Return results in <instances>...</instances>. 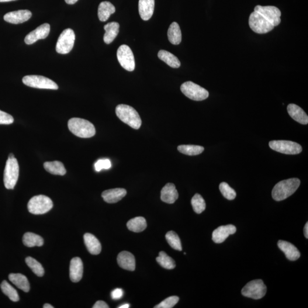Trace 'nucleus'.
<instances>
[{
	"instance_id": "obj_1",
	"label": "nucleus",
	"mask_w": 308,
	"mask_h": 308,
	"mask_svg": "<svg viewBox=\"0 0 308 308\" xmlns=\"http://www.w3.org/2000/svg\"><path fill=\"white\" fill-rule=\"evenodd\" d=\"M300 185V180L290 178L277 183L273 189L272 198L276 201H282L295 193Z\"/></svg>"
},
{
	"instance_id": "obj_2",
	"label": "nucleus",
	"mask_w": 308,
	"mask_h": 308,
	"mask_svg": "<svg viewBox=\"0 0 308 308\" xmlns=\"http://www.w3.org/2000/svg\"><path fill=\"white\" fill-rule=\"evenodd\" d=\"M68 127L71 132L79 138H89L95 136L96 131L95 127L89 121L72 118L69 120Z\"/></svg>"
},
{
	"instance_id": "obj_3",
	"label": "nucleus",
	"mask_w": 308,
	"mask_h": 308,
	"mask_svg": "<svg viewBox=\"0 0 308 308\" xmlns=\"http://www.w3.org/2000/svg\"><path fill=\"white\" fill-rule=\"evenodd\" d=\"M116 113L117 116L121 121L133 129L138 130L141 127L142 125L141 117L133 107L121 104L117 106Z\"/></svg>"
},
{
	"instance_id": "obj_4",
	"label": "nucleus",
	"mask_w": 308,
	"mask_h": 308,
	"mask_svg": "<svg viewBox=\"0 0 308 308\" xmlns=\"http://www.w3.org/2000/svg\"><path fill=\"white\" fill-rule=\"evenodd\" d=\"M19 176V165L15 158H8L3 173V183L5 188L13 190L15 188Z\"/></svg>"
},
{
	"instance_id": "obj_5",
	"label": "nucleus",
	"mask_w": 308,
	"mask_h": 308,
	"mask_svg": "<svg viewBox=\"0 0 308 308\" xmlns=\"http://www.w3.org/2000/svg\"><path fill=\"white\" fill-rule=\"evenodd\" d=\"M53 207V203L50 198L43 195L33 197L27 204V209L29 213L34 214L46 213Z\"/></svg>"
},
{
	"instance_id": "obj_6",
	"label": "nucleus",
	"mask_w": 308,
	"mask_h": 308,
	"mask_svg": "<svg viewBox=\"0 0 308 308\" xmlns=\"http://www.w3.org/2000/svg\"><path fill=\"white\" fill-rule=\"evenodd\" d=\"M182 92L187 97L196 101H201L206 99L209 93L206 89L191 81L185 82L181 85Z\"/></svg>"
},
{
	"instance_id": "obj_7",
	"label": "nucleus",
	"mask_w": 308,
	"mask_h": 308,
	"mask_svg": "<svg viewBox=\"0 0 308 308\" xmlns=\"http://www.w3.org/2000/svg\"><path fill=\"white\" fill-rule=\"evenodd\" d=\"M266 286L262 280H255L249 282L241 290L245 297L255 300L262 299L265 295Z\"/></svg>"
},
{
	"instance_id": "obj_8",
	"label": "nucleus",
	"mask_w": 308,
	"mask_h": 308,
	"mask_svg": "<svg viewBox=\"0 0 308 308\" xmlns=\"http://www.w3.org/2000/svg\"><path fill=\"white\" fill-rule=\"evenodd\" d=\"M24 84L29 87L42 89L57 90L58 86L56 83L50 79L41 75H26L23 78Z\"/></svg>"
},
{
	"instance_id": "obj_9",
	"label": "nucleus",
	"mask_w": 308,
	"mask_h": 308,
	"mask_svg": "<svg viewBox=\"0 0 308 308\" xmlns=\"http://www.w3.org/2000/svg\"><path fill=\"white\" fill-rule=\"evenodd\" d=\"M249 25L254 32L258 34H265L271 32L274 26L266 20L261 14L254 12L249 18Z\"/></svg>"
},
{
	"instance_id": "obj_10",
	"label": "nucleus",
	"mask_w": 308,
	"mask_h": 308,
	"mask_svg": "<svg viewBox=\"0 0 308 308\" xmlns=\"http://www.w3.org/2000/svg\"><path fill=\"white\" fill-rule=\"evenodd\" d=\"M269 146L273 150L288 155L299 154L303 150L300 144L289 141H272Z\"/></svg>"
},
{
	"instance_id": "obj_11",
	"label": "nucleus",
	"mask_w": 308,
	"mask_h": 308,
	"mask_svg": "<svg viewBox=\"0 0 308 308\" xmlns=\"http://www.w3.org/2000/svg\"><path fill=\"white\" fill-rule=\"evenodd\" d=\"M75 35L73 30L67 29L60 34L56 44L55 49L57 53L66 54L71 51L73 48Z\"/></svg>"
},
{
	"instance_id": "obj_12",
	"label": "nucleus",
	"mask_w": 308,
	"mask_h": 308,
	"mask_svg": "<svg viewBox=\"0 0 308 308\" xmlns=\"http://www.w3.org/2000/svg\"><path fill=\"white\" fill-rule=\"evenodd\" d=\"M117 58L121 67L129 71H133L136 64L132 50L126 45H122L117 50Z\"/></svg>"
},
{
	"instance_id": "obj_13",
	"label": "nucleus",
	"mask_w": 308,
	"mask_h": 308,
	"mask_svg": "<svg viewBox=\"0 0 308 308\" xmlns=\"http://www.w3.org/2000/svg\"><path fill=\"white\" fill-rule=\"evenodd\" d=\"M254 11L261 14L274 26H278L281 23L280 17L282 13L280 9L276 6L257 5L255 7Z\"/></svg>"
},
{
	"instance_id": "obj_14",
	"label": "nucleus",
	"mask_w": 308,
	"mask_h": 308,
	"mask_svg": "<svg viewBox=\"0 0 308 308\" xmlns=\"http://www.w3.org/2000/svg\"><path fill=\"white\" fill-rule=\"evenodd\" d=\"M50 30L49 24H44L27 34L25 38V43L27 45H32L38 40L46 39L49 35Z\"/></svg>"
},
{
	"instance_id": "obj_15",
	"label": "nucleus",
	"mask_w": 308,
	"mask_h": 308,
	"mask_svg": "<svg viewBox=\"0 0 308 308\" xmlns=\"http://www.w3.org/2000/svg\"><path fill=\"white\" fill-rule=\"evenodd\" d=\"M32 16V13L28 10H19L6 13L3 19L10 24H19L27 22Z\"/></svg>"
},
{
	"instance_id": "obj_16",
	"label": "nucleus",
	"mask_w": 308,
	"mask_h": 308,
	"mask_svg": "<svg viewBox=\"0 0 308 308\" xmlns=\"http://www.w3.org/2000/svg\"><path fill=\"white\" fill-rule=\"evenodd\" d=\"M237 231V228L234 225L229 224L218 227L213 231V240L215 243H223L230 235H233Z\"/></svg>"
},
{
	"instance_id": "obj_17",
	"label": "nucleus",
	"mask_w": 308,
	"mask_h": 308,
	"mask_svg": "<svg viewBox=\"0 0 308 308\" xmlns=\"http://www.w3.org/2000/svg\"><path fill=\"white\" fill-rule=\"evenodd\" d=\"M117 262L121 268L128 271H133L136 269V259L129 252H121L118 256Z\"/></svg>"
},
{
	"instance_id": "obj_18",
	"label": "nucleus",
	"mask_w": 308,
	"mask_h": 308,
	"mask_svg": "<svg viewBox=\"0 0 308 308\" xmlns=\"http://www.w3.org/2000/svg\"><path fill=\"white\" fill-rule=\"evenodd\" d=\"M84 272V265L82 260L79 258H74L71 261L70 278L72 282L77 283L82 278Z\"/></svg>"
},
{
	"instance_id": "obj_19",
	"label": "nucleus",
	"mask_w": 308,
	"mask_h": 308,
	"mask_svg": "<svg viewBox=\"0 0 308 308\" xmlns=\"http://www.w3.org/2000/svg\"><path fill=\"white\" fill-rule=\"evenodd\" d=\"M278 245L280 250L285 254L286 258L289 261H295L300 258L301 255L298 249L289 242L279 240Z\"/></svg>"
},
{
	"instance_id": "obj_20",
	"label": "nucleus",
	"mask_w": 308,
	"mask_h": 308,
	"mask_svg": "<svg viewBox=\"0 0 308 308\" xmlns=\"http://www.w3.org/2000/svg\"><path fill=\"white\" fill-rule=\"evenodd\" d=\"M127 194V191L124 189H114L103 191L102 197L104 200L108 203H116L122 200Z\"/></svg>"
},
{
	"instance_id": "obj_21",
	"label": "nucleus",
	"mask_w": 308,
	"mask_h": 308,
	"mask_svg": "<svg viewBox=\"0 0 308 308\" xmlns=\"http://www.w3.org/2000/svg\"><path fill=\"white\" fill-rule=\"evenodd\" d=\"M178 197L177 190L173 183H167L162 190L161 198L164 202L173 204L178 199Z\"/></svg>"
},
{
	"instance_id": "obj_22",
	"label": "nucleus",
	"mask_w": 308,
	"mask_h": 308,
	"mask_svg": "<svg viewBox=\"0 0 308 308\" xmlns=\"http://www.w3.org/2000/svg\"><path fill=\"white\" fill-rule=\"evenodd\" d=\"M287 111L289 115L296 122L302 124L308 123V117L304 111L300 107L295 104H289L287 107Z\"/></svg>"
},
{
	"instance_id": "obj_23",
	"label": "nucleus",
	"mask_w": 308,
	"mask_h": 308,
	"mask_svg": "<svg viewBox=\"0 0 308 308\" xmlns=\"http://www.w3.org/2000/svg\"><path fill=\"white\" fill-rule=\"evenodd\" d=\"M155 8V0H140L139 13L141 19L147 21L153 16Z\"/></svg>"
},
{
	"instance_id": "obj_24",
	"label": "nucleus",
	"mask_w": 308,
	"mask_h": 308,
	"mask_svg": "<svg viewBox=\"0 0 308 308\" xmlns=\"http://www.w3.org/2000/svg\"><path fill=\"white\" fill-rule=\"evenodd\" d=\"M84 241L88 251L92 255H98L101 253L102 247L98 238L94 235L87 233L84 235Z\"/></svg>"
},
{
	"instance_id": "obj_25",
	"label": "nucleus",
	"mask_w": 308,
	"mask_h": 308,
	"mask_svg": "<svg viewBox=\"0 0 308 308\" xmlns=\"http://www.w3.org/2000/svg\"><path fill=\"white\" fill-rule=\"evenodd\" d=\"M9 279L17 288L24 292H28L30 290V284L26 277L21 273H10Z\"/></svg>"
},
{
	"instance_id": "obj_26",
	"label": "nucleus",
	"mask_w": 308,
	"mask_h": 308,
	"mask_svg": "<svg viewBox=\"0 0 308 308\" xmlns=\"http://www.w3.org/2000/svg\"><path fill=\"white\" fill-rule=\"evenodd\" d=\"M105 34L103 37L104 42L110 44L116 39L119 33V24L116 22L110 23L104 26Z\"/></svg>"
},
{
	"instance_id": "obj_27",
	"label": "nucleus",
	"mask_w": 308,
	"mask_h": 308,
	"mask_svg": "<svg viewBox=\"0 0 308 308\" xmlns=\"http://www.w3.org/2000/svg\"><path fill=\"white\" fill-rule=\"evenodd\" d=\"M115 12V6L112 3L109 1L102 2L98 6V18L101 22H105L109 19L110 16Z\"/></svg>"
},
{
	"instance_id": "obj_28",
	"label": "nucleus",
	"mask_w": 308,
	"mask_h": 308,
	"mask_svg": "<svg viewBox=\"0 0 308 308\" xmlns=\"http://www.w3.org/2000/svg\"><path fill=\"white\" fill-rule=\"evenodd\" d=\"M158 56L160 60L165 62L169 67L178 68L181 67V62L179 59L170 52L162 50L159 51Z\"/></svg>"
},
{
	"instance_id": "obj_29",
	"label": "nucleus",
	"mask_w": 308,
	"mask_h": 308,
	"mask_svg": "<svg viewBox=\"0 0 308 308\" xmlns=\"http://www.w3.org/2000/svg\"><path fill=\"white\" fill-rule=\"evenodd\" d=\"M44 167L48 172L53 175L63 176L67 173L64 164L61 162H47L44 163Z\"/></svg>"
},
{
	"instance_id": "obj_30",
	"label": "nucleus",
	"mask_w": 308,
	"mask_h": 308,
	"mask_svg": "<svg viewBox=\"0 0 308 308\" xmlns=\"http://www.w3.org/2000/svg\"><path fill=\"white\" fill-rule=\"evenodd\" d=\"M167 36L169 42L173 45H179L181 43L182 32L177 23H172L169 26Z\"/></svg>"
},
{
	"instance_id": "obj_31",
	"label": "nucleus",
	"mask_w": 308,
	"mask_h": 308,
	"mask_svg": "<svg viewBox=\"0 0 308 308\" xmlns=\"http://www.w3.org/2000/svg\"><path fill=\"white\" fill-rule=\"evenodd\" d=\"M23 243L27 247L43 246L44 241L42 237L32 233L24 234L23 238Z\"/></svg>"
},
{
	"instance_id": "obj_32",
	"label": "nucleus",
	"mask_w": 308,
	"mask_h": 308,
	"mask_svg": "<svg viewBox=\"0 0 308 308\" xmlns=\"http://www.w3.org/2000/svg\"><path fill=\"white\" fill-rule=\"evenodd\" d=\"M127 227L134 233H141L147 227L146 220L143 217H136L128 221Z\"/></svg>"
},
{
	"instance_id": "obj_33",
	"label": "nucleus",
	"mask_w": 308,
	"mask_h": 308,
	"mask_svg": "<svg viewBox=\"0 0 308 308\" xmlns=\"http://www.w3.org/2000/svg\"><path fill=\"white\" fill-rule=\"evenodd\" d=\"M178 150L183 154L194 156L202 153L205 148L197 145H180L178 147Z\"/></svg>"
},
{
	"instance_id": "obj_34",
	"label": "nucleus",
	"mask_w": 308,
	"mask_h": 308,
	"mask_svg": "<svg viewBox=\"0 0 308 308\" xmlns=\"http://www.w3.org/2000/svg\"><path fill=\"white\" fill-rule=\"evenodd\" d=\"M1 289L5 295L8 296L10 300L13 302H19L20 297L17 290L5 281H3L1 284Z\"/></svg>"
},
{
	"instance_id": "obj_35",
	"label": "nucleus",
	"mask_w": 308,
	"mask_h": 308,
	"mask_svg": "<svg viewBox=\"0 0 308 308\" xmlns=\"http://www.w3.org/2000/svg\"><path fill=\"white\" fill-rule=\"evenodd\" d=\"M156 260L163 268L167 269L175 268L176 264L174 260L169 257L164 251L159 252V257Z\"/></svg>"
},
{
	"instance_id": "obj_36",
	"label": "nucleus",
	"mask_w": 308,
	"mask_h": 308,
	"mask_svg": "<svg viewBox=\"0 0 308 308\" xmlns=\"http://www.w3.org/2000/svg\"><path fill=\"white\" fill-rule=\"evenodd\" d=\"M166 238L169 245L175 250L181 251L182 247L181 239L174 231H169L166 235Z\"/></svg>"
},
{
	"instance_id": "obj_37",
	"label": "nucleus",
	"mask_w": 308,
	"mask_h": 308,
	"mask_svg": "<svg viewBox=\"0 0 308 308\" xmlns=\"http://www.w3.org/2000/svg\"><path fill=\"white\" fill-rule=\"evenodd\" d=\"M191 205L193 208V211L196 213L200 214L206 210V205L205 199L203 198V197L196 193L191 199Z\"/></svg>"
},
{
	"instance_id": "obj_38",
	"label": "nucleus",
	"mask_w": 308,
	"mask_h": 308,
	"mask_svg": "<svg viewBox=\"0 0 308 308\" xmlns=\"http://www.w3.org/2000/svg\"><path fill=\"white\" fill-rule=\"evenodd\" d=\"M25 261L27 266L32 269L34 274L39 277L44 276L45 272L43 266L36 259L32 257H27L25 259Z\"/></svg>"
},
{
	"instance_id": "obj_39",
	"label": "nucleus",
	"mask_w": 308,
	"mask_h": 308,
	"mask_svg": "<svg viewBox=\"0 0 308 308\" xmlns=\"http://www.w3.org/2000/svg\"><path fill=\"white\" fill-rule=\"evenodd\" d=\"M219 189L221 193H222L225 198L228 200H233L236 198V192H235L233 188H231V187L228 185V183L226 182L221 183L219 185Z\"/></svg>"
},
{
	"instance_id": "obj_40",
	"label": "nucleus",
	"mask_w": 308,
	"mask_h": 308,
	"mask_svg": "<svg viewBox=\"0 0 308 308\" xmlns=\"http://www.w3.org/2000/svg\"><path fill=\"white\" fill-rule=\"evenodd\" d=\"M179 300V298L178 296L169 297L155 306V308H172L178 303Z\"/></svg>"
},
{
	"instance_id": "obj_41",
	"label": "nucleus",
	"mask_w": 308,
	"mask_h": 308,
	"mask_svg": "<svg viewBox=\"0 0 308 308\" xmlns=\"http://www.w3.org/2000/svg\"><path fill=\"white\" fill-rule=\"evenodd\" d=\"M111 167L112 164L108 159H100L95 165V171L97 172L101 171L102 169H109Z\"/></svg>"
},
{
	"instance_id": "obj_42",
	"label": "nucleus",
	"mask_w": 308,
	"mask_h": 308,
	"mask_svg": "<svg viewBox=\"0 0 308 308\" xmlns=\"http://www.w3.org/2000/svg\"><path fill=\"white\" fill-rule=\"evenodd\" d=\"M13 122L14 119L12 116L0 110V124H10Z\"/></svg>"
},
{
	"instance_id": "obj_43",
	"label": "nucleus",
	"mask_w": 308,
	"mask_h": 308,
	"mask_svg": "<svg viewBox=\"0 0 308 308\" xmlns=\"http://www.w3.org/2000/svg\"><path fill=\"white\" fill-rule=\"evenodd\" d=\"M123 295V291L122 289L117 288L112 292V297L113 300H119L122 298Z\"/></svg>"
},
{
	"instance_id": "obj_44",
	"label": "nucleus",
	"mask_w": 308,
	"mask_h": 308,
	"mask_svg": "<svg viewBox=\"0 0 308 308\" xmlns=\"http://www.w3.org/2000/svg\"><path fill=\"white\" fill-rule=\"evenodd\" d=\"M93 308H109V306L107 305V304L105 302H103V301H98L95 304L94 306L93 307Z\"/></svg>"
},
{
	"instance_id": "obj_45",
	"label": "nucleus",
	"mask_w": 308,
	"mask_h": 308,
	"mask_svg": "<svg viewBox=\"0 0 308 308\" xmlns=\"http://www.w3.org/2000/svg\"><path fill=\"white\" fill-rule=\"evenodd\" d=\"M304 235H305V237L307 238H308V222L306 224L305 227H304Z\"/></svg>"
},
{
	"instance_id": "obj_46",
	"label": "nucleus",
	"mask_w": 308,
	"mask_h": 308,
	"mask_svg": "<svg viewBox=\"0 0 308 308\" xmlns=\"http://www.w3.org/2000/svg\"><path fill=\"white\" fill-rule=\"evenodd\" d=\"M65 1L68 4L72 5L77 2L78 0H65Z\"/></svg>"
},
{
	"instance_id": "obj_47",
	"label": "nucleus",
	"mask_w": 308,
	"mask_h": 308,
	"mask_svg": "<svg viewBox=\"0 0 308 308\" xmlns=\"http://www.w3.org/2000/svg\"><path fill=\"white\" fill-rule=\"evenodd\" d=\"M43 308H54L53 306H52L51 305H50V304H45V305L43 306Z\"/></svg>"
},
{
	"instance_id": "obj_48",
	"label": "nucleus",
	"mask_w": 308,
	"mask_h": 308,
	"mask_svg": "<svg viewBox=\"0 0 308 308\" xmlns=\"http://www.w3.org/2000/svg\"><path fill=\"white\" fill-rule=\"evenodd\" d=\"M129 308V305L128 304H124V305H123L119 307V308Z\"/></svg>"
},
{
	"instance_id": "obj_49",
	"label": "nucleus",
	"mask_w": 308,
	"mask_h": 308,
	"mask_svg": "<svg viewBox=\"0 0 308 308\" xmlns=\"http://www.w3.org/2000/svg\"><path fill=\"white\" fill-rule=\"evenodd\" d=\"M16 1V0H0V2H10Z\"/></svg>"
},
{
	"instance_id": "obj_50",
	"label": "nucleus",
	"mask_w": 308,
	"mask_h": 308,
	"mask_svg": "<svg viewBox=\"0 0 308 308\" xmlns=\"http://www.w3.org/2000/svg\"><path fill=\"white\" fill-rule=\"evenodd\" d=\"M14 158H15V155H14L13 154H10L8 158L12 159Z\"/></svg>"
}]
</instances>
